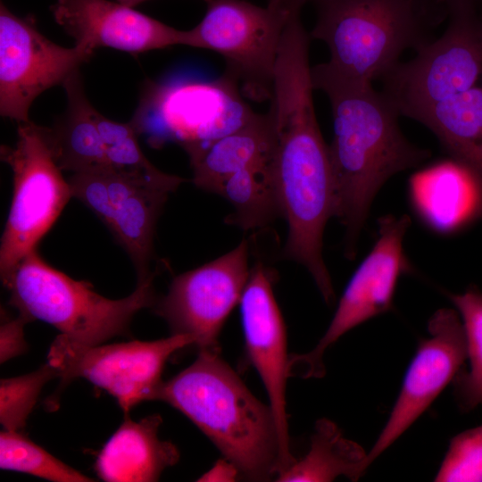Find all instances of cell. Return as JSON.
I'll return each instance as SVG.
<instances>
[{"mask_svg": "<svg viewBox=\"0 0 482 482\" xmlns=\"http://www.w3.org/2000/svg\"><path fill=\"white\" fill-rule=\"evenodd\" d=\"M311 68L304 50L287 48L278 55L267 113L270 167L288 228L283 255L306 268L330 303L335 292L322 242L326 224L334 217V180L328 145L315 115Z\"/></svg>", "mask_w": 482, "mask_h": 482, "instance_id": "cell-1", "label": "cell"}, {"mask_svg": "<svg viewBox=\"0 0 482 482\" xmlns=\"http://www.w3.org/2000/svg\"><path fill=\"white\" fill-rule=\"evenodd\" d=\"M311 76L314 90L324 92L331 106L334 216L345 229V255L353 259L378 190L394 175L419 167L430 152L405 137L398 110L372 84L336 77L320 64L312 67Z\"/></svg>", "mask_w": 482, "mask_h": 482, "instance_id": "cell-2", "label": "cell"}, {"mask_svg": "<svg viewBox=\"0 0 482 482\" xmlns=\"http://www.w3.org/2000/svg\"><path fill=\"white\" fill-rule=\"evenodd\" d=\"M187 416L252 481L276 478L278 437L272 410L220 356L199 350L187 368L162 381L154 399Z\"/></svg>", "mask_w": 482, "mask_h": 482, "instance_id": "cell-3", "label": "cell"}, {"mask_svg": "<svg viewBox=\"0 0 482 482\" xmlns=\"http://www.w3.org/2000/svg\"><path fill=\"white\" fill-rule=\"evenodd\" d=\"M310 37L324 42L330 74L360 83L382 79L409 48L428 42V4L422 0H314Z\"/></svg>", "mask_w": 482, "mask_h": 482, "instance_id": "cell-4", "label": "cell"}, {"mask_svg": "<svg viewBox=\"0 0 482 482\" xmlns=\"http://www.w3.org/2000/svg\"><path fill=\"white\" fill-rule=\"evenodd\" d=\"M154 277L155 272H151L137 278L129 295L110 299L94 291L90 283L75 280L50 266L36 249L3 285L19 313L54 326L75 342L94 345L125 334L139 311L154 306Z\"/></svg>", "mask_w": 482, "mask_h": 482, "instance_id": "cell-5", "label": "cell"}, {"mask_svg": "<svg viewBox=\"0 0 482 482\" xmlns=\"http://www.w3.org/2000/svg\"><path fill=\"white\" fill-rule=\"evenodd\" d=\"M256 115L237 79L226 72L211 80L181 77L150 83L129 122L154 146L174 141L187 153Z\"/></svg>", "mask_w": 482, "mask_h": 482, "instance_id": "cell-6", "label": "cell"}, {"mask_svg": "<svg viewBox=\"0 0 482 482\" xmlns=\"http://www.w3.org/2000/svg\"><path fill=\"white\" fill-rule=\"evenodd\" d=\"M446 8L449 22L444 33L382 79V92L401 115L412 120L482 80V15L478 3L460 1Z\"/></svg>", "mask_w": 482, "mask_h": 482, "instance_id": "cell-7", "label": "cell"}, {"mask_svg": "<svg viewBox=\"0 0 482 482\" xmlns=\"http://www.w3.org/2000/svg\"><path fill=\"white\" fill-rule=\"evenodd\" d=\"M1 160L12 171L13 192L0 246L2 283L36 250L72 197L68 179L54 157L46 127L18 123L14 145H2Z\"/></svg>", "mask_w": 482, "mask_h": 482, "instance_id": "cell-8", "label": "cell"}, {"mask_svg": "<svg viewBox=\"0 0 482 482\" xmlns=\"http://www.w3.org/2000/svg\"><path fill=\"white\" fill-rule=\"evenodd\" d=\"M205 14L185 30L184 45L220 54L245 97L270 100L282 35L290 18L245 0H211Z\"/></svg>", "mask_w": 482, "mask_h": 482, "instance_id": "cell-9", "label": "cell"}, {"mask_svg": "<svg viewBox=\"0 0 482 482\" xmlns=\"http://www.w3.org/2000/svg\"><path fill=\"white\" fill-rule=\"evenodd\" d=\"M194 344L190 336L171 334L154 341L90 345L60 334L50 346L47 362L63 381L80 378L104 389L127 413L141 402L153 401L166 362Z\"/></svg>", "mask_w": 482, "mask_h": 482, "instance_id": "cell-10", "label": "cell"}, {"mask_svg": "<svg viewBox=\"0 0 482 482\" xmlns=\"http://www.w3.org/2000/svg\"><path fill=\"white\" fill-rule=\"evenodd\" d=\"M410 225L406 214L379 219L378 237L350 278L326 332L311 351L290 355V377H323V356L332 345L353 328L392 309L398 279L409 270L403 239Z\"/></svg>", "mask_w": 482, "mask_h": 482, "instance_id": "cell-11", "label": "cell"}, {"mask_svg": "<svg viewBox=\"0 0 482 482\" xmlns=\"http://www.w3.org/2000/svg\"><path fill=\"white\" fill-rule=\"evenodd\" d=\"M248 242L243 239L225 254L176 276L154 312L168 323L171 334L194 338L198 350L220 351L222 327L248 281Z\"/></svg>", "mask_w": 482, "mask_h": 482, "instance_id": "cell-12", "label": "cell"}, {"mask_svg": "<svg viewBox=\"0 0 482 482\" xmlns=\"http://www.w3.org/2000/svg\"><path fill=\"white\" fill-rule=\"evenodd\" d=\"M94 52L55 44L35 24L0 4V113L18 123L29 121L35 99L79 71Z\"/></svg>", "mask_w": 482, "mask_h": 482, "instance_id": "cell-13", "label": "cell"}, {"mask_svg": "<svg viewBox=\"0 0 482 482\" xmlns=\"http://www.w3.org/2000/svg\"><path fill=\"white\" fill-rule=\"evenodd\" d=\"M428 331L429 336L419 344L386 423L368 453V466L431 405L467 360L464 328L456 310H437L428 320Z\"/></svg>", "mask_w": 482, "mask_h": 482, "instance_id": "cell-14", "label": "cell"}, {"mask_svg": "<svg viewBox=\"0 0 482 482\" xmlns=\"http://www.w3.org/2000/svg\"><path fill=\"white\" fill-rule=\"evenodd\" d=\"M247 358L266 389L278 437L276 478L296 460L291 453L286 411L290 355L286 327L272 289V276L261 262L251 269L240 302Z\"/></svg>", "mask_w": 482, "mask_h": 482, "instance_id": "cell-15", "label": "cell"}, {"mask_svg": "<svg viewBox=\"0 0 482 482\" xmlns=\"http://www.w3.org/2000/svg\"><path fill=\"white\" fill-rule=\"evenodd\" d=\"M50 10L75 45L92 52L109 47L139 54L184 45L185 30L118 1L56 0Z\"/></svg>", "mask_w": 482, "mask_h": 482, "instance_id": "cell-16", "label": "cell"}, {"mask_svg": "<svg viewBox=\"0 0 482 482\" xmlns=\"http://www.w3.org/2000/svg\"><path fill=\"white\" fill-rule=\"evenodd\" d=\"M112 206L110 231L128 253L136 268L137 278L150 274L154 229L169 198L186 179L168 174L150 179L105 170Z\"/></svg>", "mask_w": 482, "mask_h": 482, "instance_id": "cell-17", "label": "cell"}, {"mask_svg": "<svg viewBox=\"0 0 482 482\" xmlns=\"http://www.w3.org/2000/svg\"><path fill=\"white\" fill-rule=\"evenodd\" d=\"M411 190L420 215L438 231H453L482 218V183L452 158L415 173Z\"/></svg>", "mask_w": 482, "mask_h": 482, "instance_id": "cell-18", "label": "cell"}, {"mask_svg": "<svg viewBox=\"0 0 482 482\" xmlns=\"http://www.w3.org/2000/svg\"><path fill=\"white\" fill-rule=\"evenodd\" d=\"M162 422L159 414L138 421L126 419L99 453L97 476L109 482L157 481L179 459L177 446L158 436Z\"/></svg>", "mask_w": 482, "mask_h": 482, "instance_id": "cell-19", "label": "cell"}, {"mask_svg": "<svg viewBox=\"0 0 482 482\" xmlns=\"http://www.w3.org/2000/svg\"><path fill=\"white\" fill-rule=\"evenodd\" d=\"M194 184L216 193L234 173L271 161L272 133L266 114H259L239 129L187 153Z\"/></svg>", "mask_w": 482, "mask_h": 482, "instance_id": "cell-20", "label": "cell"}, {"mask_svg": "<svg viewBox=\"0 0 482 482\" xmlns=\"http://www.w3.org/2000/svg\"><path fill=\"white\" fill-rule=\"evenodd\" d=\"M62 86L66 110L52 128L46 127L56 163L72 173L112 170L95 119L96 108L85 94L79 71Z\"/></svg>", "mask_w": 482, "mask_h": 482, "instance_id": "cell-21", "label": "cell"}, {"mask_svg": "<svg viewBox=\"0 0 482 482\" xmlns=\"http://www.w3.org/2000/svg\"><path fill=\"white\" fill-rule=\"evenodd\" d=\"M414 120L436 137L450 158L482 183V80L420 113Z\"/></svg>", "mask_w": 482, "mask_h": 482, "instance_id": "cell-22", "label": "cell"}, {"mask_svg": "<svg viewBox=\"0 0 482 482\" xmlns=\"http://www.w3.org/2000/svg\"><path fill=\"white\" fill-rule=\"evenodd\" d=\"M368 453L345 438L339 428L328 419L317 420L306 454L276 480L278 482H327L338 477L358 480L369 467Z\"/></svg>", "mask_w": 482, "mask_h": 482, "instance_id": "cell-23", "label": "cell"}, {"mask_svg": "<svg viewBox=\"0 0 482 482\" xmlns=\"http://www.w3.org/2000/svg\"><path fill=\"white\" fill-rule=\"evenodd\" d=\"M215 194L233 207L225 222L244 230L265 227L281 216L270 162L234 173L220 185Z\"/></svg>", "mask_w": 482, "mask_h": 482, "instance_id": "cell-24", "label": "cell"}, {"mask_svg": "<svg viewBox=\"0 0 482 482\" xmlns=\"http://www.w3.org/2000/svg\"><path fill=\"white\" fill-rule=\"evenodd\" d=\"M449 297L460 314L467 345L468 369H461L453 380V393L462 411L482 404V291L470 287Z\"/></svg>", "mask_w": 482, "mask_h": 482, "instance_id": "cell-25", "label": "cell"}, {"mask_svg": "<svg viewBox=\"0 0 482 482\" xmlns=\"http://www.w3.org/2000/svg\"><path fill=\"white\" fill-rule=\"evenodd\" d=\"M0 468L54 482L94 481L18 431L4 430L0 433Z\"/></svg>", "mask_w": 482, "mask_h": 482, "instance_id": "cell-26", "label": "cell"}, {"mask_svg": "<svg viewBox=\"0 0 482 482\" xmlns=\"http://www.w3.org/2000/svg\"><path fill=\"white\" fill-rule=\"evenodd\" d=\"M95 119L112 170L144 179H161L167 175L144 154L137 141V132L130 122L110 120L96 109Z\"/></svg>", "mask_w": 482, "mask_h": 482, "instance_id": "cell-27", "label": "cell"}, {"mask_svg": "<svg viewBox=\"0 0 482 482\" xmlns=\"http://www.w3.org/2000/svg\"><path fill=\"white\" fill-rule=\"evenodd\" d=\"M57 378L48 362L26 375L0 381V422L4 430L21 432L32 411L43 386Z\"/></svg>", "mask_w": 482, "mask_h": 482, "instance_id": "cell-28", "label": "cell"}, {"mask_svg": "<svg viewBox=\"0 0 482 482\" xmlns=\"http://www.w3.org/2000/svg\"><path fill=\"white\" fill-rule=\"evenodd\" d=\"M434 480L482 482V424L451 439Z\"/></svg>", "mask_w": 482, "mask_h": 482, "instance_id": "cell-29", "label": "cell"}, {"mask_svg": "<svg viewBox=\"0 0 482 482\" xmlns=\"http://www.w3.org/2000/svg\"><path fill=\"white\" fill-rule=\"evenodd\" d=\"M68 181L72 197L81 201L111 229L112 206L105 170L72 173Z\"/></svg>", "mask_w": 482, "mask_h": 482, "instance_id": "cell-30", "label": "cell"}, {"mask_svg": "<svg viewBox=\"0 0 482 482\" xmlns=\"http://www.w3.org/2000/svg\"><path fill=\"white\" fill-rule=\"evenodd\" d=\"M30 319L19 313L13 319H2L0 328V362L1 363L19 356L27 350L24 327Z\"/></svg>", "mask_w": 482, "mask_h": 482, "instance_id": "cell-31", "label": "cell"}, {"mask_svg": "<svg viewBox=\"0 0 482 482\" xmlns=\"http://www.w3.org/2000/svg\"><path fill=\"white\" fill-rule=\"evenodd\" d=\"M240 475L237 468L229 461H218L198 481H233Z\"/></svg>", "mask_w": 482, "mask_h": 482, "instance_id": "cell-32", "label": "cell"}, {"mask_svg": "<svg viewBox=\"0 0 482 482\" xmlns=\"http://www.w3.org/2000/svg\"><path fill=\"white\" fill-rule=\"evenodd\" d=\"M308 0H269L267 6L287 18L300 15L303 6Z\"/></svg>", "mask_w": 482, "mask_h": 482, "instance_id": "cell-33", "label": "cell"}, {"mask_svg": "<svg viewBox=\"0 0 482 482\" xmlns=\"http://www.w3.org/2000/svg\"><path fill=\"white\" fill-rule=\"evenodd\" d=\"M116 1L122 3L126 5L134 7L135 5L142 4L143 2L148 1V0H116ZM204 1H205L206 3H209L211 0H204Z\"/></svg>", "mask_w": 482, "mask_h": 482, "instance_id": "cell-34", "label": "cell"}, {"mask_svg": "<svg viewBox=\"0 0 482 482\" xmlns=\"http://www.w3.org/2000/svg\"><path fill=\"white\" fill-rule=\"evenodd\" d=\"M422 1H425L427 3L442 2L445 4V6L447 7L449 4L453 3L460 2V1H472L476 3H479L481 0H422Z\"/></svg>", "mask_w": 482, "mask_h": 482, "instance_id": "cell-35", "label": "cell"}, {"mask_svg": "<svg viewBox=\"0 0 482 482\" xmlns=\"http://www.w3.org/2000/svg\"><path fill=\"white\" fill-rule=\"evenodd\" d=\"M478 9H479V12L482 15V0L478 4Z\"/></svg>", "mask_w": 482, "mask_h": 482, "instance_id": "cell-36", "label": "cell"}]
</instances>
